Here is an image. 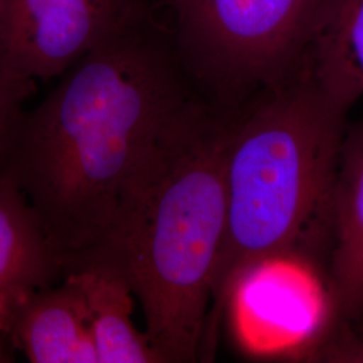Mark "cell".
Returning <instances> with one entry per match:
<instances>
[{"mask_svg": "<svg viewBox=\"0 0 363 363\" xmlns=\"http://www.w3.org/2000/svg\"><path fill=\"white\" fill-rule=\"evenodd\" d=\"M190 74L174 37L142 0H128L103 39L19 118L0 177L27 195L65 276L104 244L160 151L213 112Z\"/></svg>", "mask_w": 363, "mask_h": 363, "instance_id": "1", "label": "cell"}, {"mask_svg": "<svg viewBox=\"0 0 363 363\" xmlns=\"http://www.w3.org/2000/svg\"><path fill=\"white\" fill-rule=\"evenodd\" d=\"M346 112L306 67L264 89L229 123L223 157L226 223L213 284L208 346L213 349L234 277L269 256L298 255L330 267L333 201Z\"/></svg>", "mask_w": 363, "mask_h": 363, "instance_id": "2", "label": "cell"}, {"mask_svg": "<svg viewBox=\"0 0 363 363\" xmlns=\"http://www.w3.org/2000/svg\"><path fill=\"white\" fill-rule=\"evenodd\" d=\"M229 123L213 113L175 136L135 184L104 244L77 268L101 264L127 279L163 363L206 357Z\"/></svg>", "mask_w": 363, "mask_h": 363, "instance_id": "3", "label": "cell"}, {"mask_svg": "<svg viewBox=\"0 0 363 363\" xmlns=\"http://www.w3.org/2000/svg\"><path fill=\"white\" fill-rule=\"evenodd\" d=\"M189 72L223 94L281 85L308 62L328 0H169Z\"/></svg>", "mask_w": 363, "mask_h": 363, "instance_id": "4", "label": "cell"}, {"mask_svg": "<svg viewBox=\"0 0 363 363\" xmlns=\"http://www.w3.org/2000/svg\"><path fill=\"white\" fill-rule=\"evenodd\" d=\"M222 320L249 357L320 362L345 325L330 267L298 255L245 267L226 292Z\"/></svg>", "mask_w": 363, "mask_h": 363, "instance_id": "5", "label": "cell"}, {"mask_svg": "<svg viewBox=\"0 0 363 363\" xmlns=\"http://www.w3.org/2000/svg\"><path fill=\"white\" fill-rule=\"evenodd\" d=\"M128 0H1L0 70L50 81L91 50Z\"/></svg>", "mask_w": 363, "mask_h": 363, "instance_id": "6", "label": "cell"}, {"mask_svg": "<svg viewBox=\"0 0 363 363\" xmlns=\"http://www.w3.org/2000/svg\"><path fill=\"white\" fill-rule=\"evenodd\" d=\"M0 334L31 363H99L81 286L23 288L0 303Z\"/></svg>", "mask_w": 363, "mask_h": 363, "instance_id": "7", "label": "cell"}, {"mask_svg": "<svg viewBox=\"0 0 363 363\" xmlns=\"http://www.w3.org/2000/svg\"><path fill=\"white\" fill-rule=\"evenodd\" d=\"M330 274L347 322L363 304V123L346 130L340 147Z\"/></svg>", "mask_w": 363, "mask_h": 363, "instance_id": "8", "label": "cell"}, {"mask_svg": "<svg viewBox=\"0 0 363 363\" xmlns=\"http://www.w3.org/2000/svg\"><path fill=\"white\" fill-rule=\"evenodd\" d=\"M64 276L62 259L27 195L0 177V303L23 288L55 286Z\"/></svg>", "mask_w": 363, "mask_h": 363, "instance_id": "9", "label": "cell"}, {"mask_svg": "<svg viewBox=\"0 0 363 363\" xmlns=\"http://www.w3.org/2000/svg\"><path fill=\"white\" fill-rule=\"evenodd\" d=\"M66 276L81 286L86 300L99 363H163L147 333L132 322L135 295L121 273L91 264Z\"/></svg>", "mask_w": 363, "mask_h": 363, "instance_id": "10", "label": "cell"}, {"mask_svg": "<svg viewBox=\"0 0 363 363\" xmlns=\"http://www.w3.org/2000/svg\"><path fill=\"white\" fill-rule=\"evenodd\" d=\"M307 67L346 113L363 97V0H328L312 39Z\"/></svg>", "mask_w": 363, "mask_h": 363, "instance_id": "11", "label": "cell"}, {"mask_svg": "<svg viewBox=\"0 0 363 363\" xmlns=\"http://www.w3.org/2000/svg\"><path fill=\"white\" fill-rule=\"evenodd\" d=\"M37 93V81L0 70V155L13 136L25 104Z\"/></svg>", "mask_w": 363, "mask_h": 363, "instance_id": "12", "label": "cell"}, {"mask_svg": "<svg viewBox=\"0 0 363 363\" xmlns=\"http://www.w3.org/2000/svg\"><path fill=\"white\" fill-rule=\"evenodd\" d=\"M323 362L363 363V304L327 349Z\"/></svg>", "mask_w": 363, "mask_h": 363, "instance_id": "13", "label": "cell"}, {"mask_svg": "<svg viewBox=\"0 0 363 363\" xmlns=\"http://www.w3.org/2000/svg\"><path fill=\"white\" fill-rule=\"evenodd\" d=\"M16 352L6 335L0 334V363H13L16 361Z\"/></svg>", "mask_w": 363, "mask_h": 363, "instance_id": "14", "label": "cell"}, {"mask_svg": "<svg viewBox=\"0 0 363 363\" xmlns=\"http://www.w3.org/2000/svg\"><path fill=\"white\" fill-rule=\"evenodd\" d=\"M112 1H118V0H112Z\"/></svg>", "mask_w": 363, "mask_h": 363, "instance_id": "15", "label": "cell"}, {"mask_svg": "<svg viewBox=\"0 0 363 363\" xmlns=\"http://www.w3.org/2000/svg\"><path fill=\"white\" fill-rule=\"evenodd\" d=\"M0 4H1V0H0Z\"/></svg>", "mask_w": 363, "mask_h": 363, "instance_id": "16", "label": "cell"}]
</instances>
